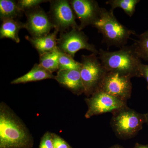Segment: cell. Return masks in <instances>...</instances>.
<instances>
[{"instance_id": "1", "label": "cell", "mask_w": 148, "mask_h": 148, "mask_svg": "<svg viewBox=\"0 0 148 148\" xmlns=\"http://www.w3.org/2000/svg\"><path fill=\"white\" fill-rule=\"evenodd\" d=\"M98 58L107 72L140 77L142 63L135 43L125 45L114 51L99 49Z\"/></svg>"}, {"instance_id": "2", "label": "cell", "mask_w": 148, "mask_h": 148, "mask_svg": "<svg viewBox=\"0 0 148 148\" xmlns=\"http://www.w3.org/2000/svg\"><path fill=\"white\" fill-rule=\"evenodd\" d=\"M32 138L25 125L5 104L0 106V148H28Z\"/></svg>"}, {"instance_id": "3", "label": "cell", "mask_w": 148, "mask_h": 148, "mask_svg": "<svg viewBox=\"0 0 148 148\" xmlns=\"http://www.w3.org/2000/svg\"><path fill=\"white\" fill-rule=\"evenodd\" d=\"M92 26L102 35L103 42L108 47L120 48L126 45L131 35L135 34V31L120 23L113 11L103 8H101L99 16Z\"/></svg>"}, {"instance_id": "4", "label": "cell", "mask_w": 148, "mask_h": 148, "mask_svg": "<svg viewBox=\"0 0 148 148\" xmlns=\"http://www.w3.org/2000/svg\"><path fill=\"white\" fill-rule=\"evenodd\" d=\"M110 124L117 136L127 140L133 138L146 123L145 114L139 113L127 106L112 112Z\"/></svg>"}, {"instance_id": "5", "label": "cell", "mask_w": 148, "mask_h": 148, "mask_svg": "<svg viewBox=\"0 0 148 148\" xmlns=\"http://www.w3.org/2000/svg\"><path fill=\"white\" fill-rule=\"evenodd\" d=\"M81 76L84 87V93L90 96L97 91L107 71L97 55L94 53L82 56Z\"/></svg>"}, {"instance_id": "6", "label": "cell", "mask_w": 148, "mask_h": 148, "mask_svg": "<svg viewBox=\"0 0 148 148\" xmlns=\"http://www.w3.org/2000/svg\"><path fill=\"white\" fill-rule=\"evenodd\" d=\"M50 9L49 16L54 29L61 33L71 28L79 29L76 22V16L70 1L67 0L50 1Z\"/></svg>"}, {"instance_id": "7", "label": "cell", "mask_w": 148, "mask_h": 148, "mask_svg": "<svg viewBox=\"0 0 148 148\" xmlns=\"http://www.w3.org/2000/svg\"><path fill=\"white\" fill-rule=\"evenodd\" d=\"M88 40V38L82 30L73 29L70 32L61 33L57 40V47L61 51L73 58L81 49H86L98 55L99 51Z\"/></svg>"}, {"instance_id": "8", "label": "cell", "mask_w": 148, "mask_h": 148, "mask_svg": "<svg viewBox=\"0 0 148 148\" xmlns=\"http://www.w3.org/2000/svg\"><path fill=\"white\" fill-rule=\"evenodd\" d=\"M86 101L88 107L85 116L86 119L106 113H112L127 106V101L101 91H96Z\"/></svg>"}, {"instance_id": "9", "label": "cell", "mask_w": 148, "mask_h": 148, "mask_svg": "<svg viewBox=\"0 0 148 148\" xmlns=\"http://www.w3.org/2000/svg\"><path fill=\"white\" fill-rule=\"evenodd\" d=\"M131 77L119 73L107 72L97 91L106 92L125 101L131 98Z\"/></svg>"}, {"instance_id": "10", "label": "cell", "mask_w": 148, "mask_h": 148, "mask_svg": "<svg viewBox=\"0 0 148 148\" xmlns=\"http://www.w3.org/2000/svg\"><path fill=\"white\" fill-rule=\"evenodd\" d=\"M27 20L25 23L27 29L32 37H39L50 34L54 28L50 17L39 6L24 12Z\"/></svg>"}, {"instance_id": "11", "label": "cell", "mask_w": 148, "mask_h": 148, "mask_svg": "<svg viewBox=\"0 0 148 148\" xmlns=\"http://www.w3.org/2000/svg\"><path fill=\"white\" fill-rule=\"evenodd\" d=\"M80 24L79 30H82L89 25L92 26L98 18L101 8L94 0H72L69 1Z\"/></svg>"}, {"instance_id": "12", "label": "cell", "mask_w": 148, "mask_h": 148, "mask_svg": "<svg viewBox=\"0 0 148 148\" xmlns=\"http://www.w3.org/2000/svg\"><path fill=\"white\" fill-rule=\"evenodd\" d=\"M55 79L74 94L79 95L84 93V87L79 70L58 71Z\"/></svg>"}, {"instance_id": "13", "label": "cell", "mask_w": 148, "mask_h": 148, "mask_svg": "<svg viewBox=\"0 0 148 148\" xmlns=\"http://www.w3.org/2000/svg\"><path fill=\"white\" fill-rule=\"evenodd\" d=\"M58 32L55 29L53 33L46 36L39 37L26 36L25 38L36 49L40 55H41L58 49L57 38Z\"/></svg>"}, {"instance_id": "14", "label": "cell", "mask_w": 148, "mask_h": 148, "mask_svg": "<svg viewBox=\"0 0 148 148\" xmlns=\"http://www.w3.org/2000/svg\"><path fill=\"white\" fill-rule=\"evenodd\" d=\"M55 76L53 75L52 73L47 71L39 64H35L30 71L22 76L13 80L11 83L12 84H19L49 79H55Z\"/></svg>"}, {"instance_id": "15", "label": "cell", "mask_w": 148, "mask_h": 148, "mask_svg": "<svg viewBox=\"0 0 148 148\" xmlns=\"http://www.w3.org/2000/svg\"><path fill=\"white\" fill-rule=\"evenodd\" d=\"M23 28L25 29V23L15 19L3 20L0 29V38L10 39L18 43L20 42L18 32Z\"/></svg>"}, {"instance_id": "16", "label": "cell", "mask_w": 148, "mask_h": 148, "mask_svg": "<svg viewBox=\"0 0 148 148\" xmlns=\"http://www.w3.org/2000/svg\"><path fill=\"white\" fill-rule=\"evenodd\" d=\"M23 12L18 7L17 2L12 0L0 1V17L1 21L14 19L22 15Z\"/></svg>"}, {"instance_id": "17", "label": "cell", "mask_w": 148, "mask_h": 148, "mask_svg": "<svg viewBox=\"0 0 148 148\" xmlns=\"http://www.w3.org/2000/svg\"><path fill=\"white\" fill-rule=\"evenodd\" d=\"M59 49L40 55V65L51 73L58 71Z\"/></svg>"}, {"instance_id": "18", "label": "cell", "mask_w": 148, "mask_h": 148, "mask_svg": "<svg viewBox=\"0 0 148 148\" xmlns=\"http://www.w3.org/2000/svg\"><path fill=\"white\" fill-rule=\"evenodd\" d=\"M140 0H109L106 4L111 6L110 10L113 11L116 8H120L130 17L133 16L136 5Z\"/></svg>"}, {"instance_id": "19", "label": "cell", "mask_w": 148, "mask_h": 148, "mask_svg": "<svg viewBox=\"0 0 148 148\" xmlns=\"http://www.w3.org/2000/svg\"><path fill=\"white\" fill-rule=\"evenodd\" d=\"M81 67V63L75 61L71 56L60 51L58 61V71L70 70H80Z\"/></svg>"}, {"instance_id": "20", "label": "cell", "mask_w": 148, "mask_h": 148, "mask_svg": "<svg viewBox=\"0 0 148 148\" xmlns=\"http://www.w3.org/2000/svg\"><path fill=\"white\" fill-rule=\"evenodd\" d=\"M138 39L135 40V45L140 58L148 61V31L138 36Z\"/></svg>"}, {"instance_id": "21", "label": "cell", "mask_w": 148, "mask_h": 148, "mask_svg": "<svg viewBox=\"0 0 148 148\" xmlns=\"http://www.w3.org/2000/svg\"><path fill=\"white\" fill-rule=\"evenodd\" d=\"M47 1L44 0H19L17 2L19 8L23 12L39 6L40 4Z\"/></svg>"}, {"instance_id": "22", "label": "cell", "mask_w": 148, "mask_h": 148, "mask_svg": "<svg viewBox=\"0 0 148 148\" xmlns=\"http://www.w3.org/2000/svg\"><path fill=\"white\" fill-rule=\"evenodd\" d=\"M39 148H53L52 133L46 132L42 138Z\"/></svg>"}, {"instance_id": "23", "label": "cell", "mask_w": 148, "mask_h": 148, "mask_svg": "<svg viewBox=\"0 0 148 148\" xmlns=\"http://www.w3.org/2000/svg\"><path fill=\"white\" fill-rule=\"evenodd\" d=\"M52 140L53 148H70L71 147L67 142L61 137L56 134H52Z\"/></svg>"}, {"instance_id": "24", "label": "cell", "mask_w": 148, "mask_h": 148, "mask_svg": "<svg viewBox=\"0 0 148 148\" xmlns=\"http://www.w3.org/2000/svg\"><path fill=\"white\" fill-rule=\"evenodd\" d=\"M140 77L144 78L147 82V88L148 90V65L142 64L140 68Z\"/></svg>"}, {"instance_id": "25", "label": "cell", "mask_w": 148, "mask_h": 148, "mask_svg": "<svg viewBox=\"0 0 148 148\" xmlns=\"http://www.w3.org/2000/svg\"><path fill=\"white\" fill-rule=\"evenodd\" d=\"M133 148H148V145H142L136 143Z\"/></svg>"}, {"instance_id": "26", "label": "cell", "mask_w": 148, "mask_h": 148, "mask_svg": "<svg viewBox=\"0 0 148 148\" xmlns=\"http://www.w3.org/2000/svg\"><path fill=\"white\" fill-rule=\"evenodd\" d=\"M109 148H124L122 146L119 145H114L110 147Z\"/></svg>"}, {"instance_id": "27", "label": "cell", "mask_w": 148, "mask_h": 148, "mask_svg": "<svg viewBox=\"0 0 148 148\" xmlns=\"http://www.w3.org/2000/svg\"><path fill=\"white\" fill-rule=\"evenodd\" d=\"M146 123L148 125V112L146 114Z\"/></svg>"}, {"instance_id": "28", "label": "cell", "mask_w": 148, "mask_h": 148, "mask_svg": "<svg viewBox=\"0 0 148 148\" xmlns=\"http://www.w3.org/2000/svg\"></svg>"}]
</instances>
